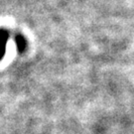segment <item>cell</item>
Returning <instances> with one entry per match:
<instances>
[{
    "label": "cell",
    "mask_w": 134,
    "mask_h": 134,
    "mask_svg": "<svg viewBox=\"0 0 134 134\" xmlns=\"http://www.w3.org/2000/svg\"><path fill=\"white\" fill-rule=\"evenodd\" d=\"M15 42H16V46H17V50L19 53H23L25 49L27 47V41L24 38V36L22 35H17L15 38Z\"/></svg>",
    "instance_id": "obj_2"
},
{
    "label": "cell",
    "mask_w": 134,
    "mask_h": 134,
    "mask_svg": "<svg viewBox=\"0 0 134 134\" xmlns=\"http://www.w3.org/2000/svg\"><path fill=\"white\" fill-rule=\"evenodd\" d=\"M9 34L5 29H0V60L4 57Z\"/></svg>",
    "instance_id": "obj_1"
}]
</instances>
